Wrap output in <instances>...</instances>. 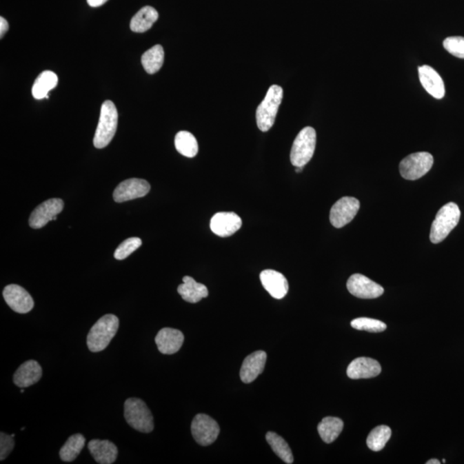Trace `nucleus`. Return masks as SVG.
<instances>
[{
    "label": "nucleus",
    "instance_id": "f257e3e1",
    "mask_svg": "<svg viewBox=\"0 0 464 464\" xmlns=\"http://www.w3.org/2000/svg\"><path fill=\"white\" fill-rule=\"evenodd\" d=\"M119 324L118 317L112 314L101 317L94 324L87 336V346L90 351L99 352L107 348L117 333Z\"/></svg>",
    "mask_w": 464,
    "mask_h": 464
},
{
    "label": "nucleus",
    "instance_id": "f03ea898",
    "mask_svg": "<svg viewBox=\"0 0 464 464\" xmlns=\"http://www.w3.org/2000/svg\"><path fill=\"white\" fill-rule=\"evenodd\" d=\"M460 217H461V212H460L458 205L454 202H450L443 205L432 224L431 242L435 244L443 242L452 230L458 225Z\"/></svg>",
    "mask_w": 464,
    "mask_h": 464
},
{
    "label": "nucleus",
    "instance_id": "7ed1b4c3",
    "mask_svg": "<svg viewBox=\"0 0 464 464\" xmlns=\"http://www.w3.org/2000/svg\"><path fill=\"white\" fill-rule=\"evenodd\" d=\"M118 125V111L113 102L108 100L103 103L97 125L94 145L97 149L106 148L116 134Z\"/></svg>",
    "mask_w": 464,
    "mask_h": 464
},
{
    "label": "nucleus",
    "instance_id": "20e7f679",
    "mask_svg": "<svg viewBox=\"0 0 464 464\" xmlns=\"http://www.w3.org/2000/svg\"><path fill=\"white\" fill-rule=\"evenodd\" d=\"M282 99L283 89L276 85L270 86L256 110V122L261 131L268 132L273 127Z\"/></svg>",
    "mask_w": 464,
    "mask_h": 464
},
{
    "label": "nucleus",
    "instance_id": "39448f33",
    "mask_svg": "<svg viewBox=\"0 0 464 464\" xmlns=\"http://www.w3.org/2000/svg\"><path fill=\"white\" fill-rule=\"evenodd\" d=\"M124 416L131 427L148 434L154 429V421L151 410L139 399H129L125 402Z\"/></svg>",
    "mask_w": 464,
    "mask_h": 464
},
{
    "label": "nucleus",
    "instance_id": "423d86ee",
    "mask_svg": "<svg viewBox=\"0 0 464 464\" xmlns=\"http://www.w3.org/2000/svg\"><path fill=\"white\" fill-rule=\"evenodd\" d=\"M316 144V132L312 127H306L299 132L291 151L292 165L305 167L312 159Z\"/></svg>",
    "mask_w": 464,
    "mask_h": 464
},
{
    "label": "nucleus",
    "instance_id": "0eeeda50",
    "mask_svg": "<svg viewBox=\"0 0 464 464\" xmlns=\"http://www.w3.org/2000/svg\"><path fill=\"white\" fill-rule=\"evenodd\" d=\"M434 162V157L429 152L413 153L400 163L401 176L406 180L420 179L432 169Z\"/></svg>",
    "mask_w": 464,
    "mask_h": 464
},
{
    "label": "nucleus",
    "instance_id": "6e6552de",
    "mask_svg": "<svg viewBox=\"0 0 464 464\" xmlns=\"http://www.w3.org/2000/svg\"><path fill=\"white\" fill-rule=\"evenodd\" d=\"M191 432L199 445L208 446L218 438L221 429L214 418L207 414H199L192 421Z\"/></svg>",
    "mask_w": 464,
    "mask_h": 464
},
{
    "label": "nucleus",
    "instance_id": "1a4fd4ad",
    "mask_svg": "<svg viewBox=\"0 0 464 464\" xmlns=\"http://www.w3.org/2000/svg\"><path fill=\"white\" fill-rule=\"evenodd\" d=\"M361 208V203L354 197H343L334 204L330 210V223L336 228H344L350 223Z\"/></svg>",
    "mask_w": 464,
    "mask_h": 464
},
{
    "label": "nucleus",
    "instance_id": "9d476101",
    "mask_svg": "<svg viewBox=\"0 0 464 464\" xmlns=\"http://www.w3.org/2000/svg\"><path fill=\"white\" fill-rule=\"evenodd\" d=\"M64 208V201L61 199H50L43 202L34 209L30 217V225L33 229H41L48 222L57 221V215Z\"/></svg>",
    "mask_w": 464,
    "mask_h": 464
},
{
    "label": "nucleus",
    "instance_id": "9b49d317",
    "mask_svg": "<svg viewBox=\"0 0 464 464\" xmlns=\"http://www.w3.org/2000/svg\"><path fill=\"white\" fill-rule=\"evenodd\" d=\"M347 288L352 295L359 299H372L379 298L385 292V289L365 275L355 274L348 279Z\"/></svg>",
    "mask_w": 464,
    "mask_h": 464
},
{
    "label": "nucleus",
    "instance_id": "f8f14e48",
    "mask_svg": "<svg viewBox=\"0 0 464 464\" xmlns=\"http://www.w3.org/2000/svg\"><path fill=\"white\" fill-rule=\"evenodd\" d=\"M151 190L148 181L131 178L122 181L114 191V200L118 203L145 196Z\"/></svg>",
    "mask_w": 464,
    "mask_h": 464
},
{
    "label": "nucleus",
    "instance_id": "ddd939ff",
    "mask_svg": "<svg viewBox=\"0 0 464 464\" xmlns=\"http://www.w3.org/2000/svg\"><path fill=\"white\" fill-rule=\"evenodd\" d=\"M3 296L7 305L15 312L26 314L34 308L32 296L20 285H7L3 289Z\"/></svg>",
    "mask_w": 464,
    "mask_h": 464
},
{
    "label": "nucleus",
    "instance_id": "4468645a",
    "mask_svg": "<svg viewBox=\"0 0 464 464\" xmlns=\"http://www.w3.org/2000/svg\"><path fill=\"white\" fill-rule=\"evenodd\" d=\"M242 226V219L235 212H218L212 218V232L221 237H228L235 234Z\"/></svg>",
    "mask_w": 464,
    "mask_h": 464
},
{
    "label": "nucleus",
    "instance_id": "2eb2a0df",
    "mask_svg": "<svg viewBox=\"0 0 464 464\" xmlns=\"http://www.w3.org/2000/svg\"><path fill=\"white\" fill-rule=\"evenodd\" d=\"M267 362V354L264 351H256L247 356L243 362L240 371L241 380L244 383H252L264 371Z\"/></svg>",
    "mask_w": 464,
    "mask_h": 464
},
{
    "label": "nucleus",
    "instance_id": "dca6fc26",
    "mask_svg": "<svg viewBox=\"0 0 464 464\" xmlns=\"http://www.w3.org/2000/svg\"><path fill=\"white\" fill-rule=\"evenodd\" d=\"M420 81L424 89L436 99H442L445 95V83L441 75L430 65L418 68Z\"/></svg>",
    "mask_w": 464,
    "mask_h": 464
},
{
    "label": "nucleus",
    "instance_id": "f3484780",
    "mask_svg": "<svg viewBox=\"0 0 464 464\" xmlns=\"http://www.w3.org/2000/svg\"><path fill=\"white\" fill-rule=\"evenodd\" d=\"M381 365L375 359L361 357L348 365L347 374L351 379H371L381 373Z\"/></svg>",
    "mask_w": 464,
    "mask_h": 464
},
{
    "label": "nucleus",
    "instance_id": "a211bd4d",
    "mask_svg": "<svg viewBox=\"0 0 464 464\" xmlns=\"http://www.w3.org/2000/svg\"><path fill=\"white\" fill-rule=\"evenodd\" d=\"M260 279L263 288L273 298L281 299L288 294V282L283 274L275 270H268L261 272Z\"/></svg>",
    "mask_w": 464,
    "mask_h": 464
},
{
    "label": "nucleus",
    "instance_id": "6ab92c4d",
    "mask_svg": "<svg viewBox=\"0 0 464 464\" xmlns=\"http://www.w3.org/2000/svg\"><path fill=\"white\" fill-rule=\"evenodd\" d=\"M155 341L161 354H174L183 346L184 336L180 330L165 327L159 330Z\"/></svg>",
    "mask_w": 464,
    "mask_h": 464
},
{
    "label": "nucleus",
    "instance_id": "aec40b11",
    "mask_svg": "<svg viewBox=\"0 0 464 464\" xmlns=\"http://www.w3.org/2000/svg\"><path fill=\"white\" fill-rule=\"evenodd\" d=\"M43 369L36 361H28L20 365L13 376V382L19 388H27L40 381Z\"/></svg>",
    "mask_w": 464,
    "mask_h": 464
},
{
    "label": "nucleus",
    "instance_id": "412c9836",
    "mask_svg": "<svg viewBox=\"0 0 464 464\" xmlns=\"http://www.w3.org/2000/svg\"><path fill=\"white\" fill-rule=\"evenodd\" d=\"M88 449L97 463L111 464L116 462L118 449L117 445L110 441L93 439L89 442Z\"/></svg>",
    "mask_w": 464,
    "mask_h": 464
},
{
    "label": "nucleus",
    "instance_id": "4be33fe9",
    "mask_svg": "<svg viewBox=\"0 0 464 464\" xmlns=\"http://www.w3.org/2000/svg\"><path fill=\"white\" fill-rule=\"evenodd\" d=\"M183 281V283L178 287L177 292L185 301L196 303L208 296V290L205 285L198 283L190 276H185Z\"/></svg>",
    "mask_w": 464,
    "mask_h": 464
},
{
    "label": "nucleus",
    "instance_id": "5701e85b",
    "mask_svg": "<svg viewBox=\"0 0 464 464\" xmlns=\"http://www.w3.org/2000/svg\"><path fill=\"white\" fill-rule=\"evenodd\" d=\"M159 19V12L152 6H145L131 20L130 29L136 33H144Z\"/></svg>",
    "mask_w": 464,
    "mask_h": 464
},
{
    "label": "nucleus",
    "instance_id": "b1692460",
    "mask_svg": "<svg viewBox=\"0 0 464 464\" xmlns=\"http://www.w3.org/2000/svg\"><path fill=\"white\" fill-rule=\"evenodd\" d=\"M58 76L54 72L44 71L37 77L34 83L32 95L34 99H48V93L58 85Z\"/></svg>",
    "mask_w": 464,
    "mask_h": 464
},
{
    "label": "nucleus",
    "instance_id": "393cba45",
    "mask_svg": "<svg viewBox=\"0 0 464 464\" xmlns=\"http://www.w3.org/2000/svg\"><path fill=\"white\" fill-rule=\"evenodd\" d=\"M344 427L343 421L336 417H326L319 424L317 430L321 438L327 444L334 442L339 437Z\"/></svg>",
    "mask_w": 464,
    "mask_h": 464
},
{
    "label": "nucleus",
    "instance_id": "a878e982",
    "mask_svg": "<svg viewBox=\"0 0 464 464\" xmlns=\"http://www.w3.org/2000/svg\"><path fill=\"white\" fill-rule=\"evenodd\" d=\"M174 146L180 154L187 158H194L198 154L197 139L190 132L181 131L174 138Z\"/></svg>",
    "mask_w": 464,
    "mask_h": 464
},
{
    "label": "nucleus",
    "instance_id": "bb28decb",
    "mask_svg": "<svg viewBox=\"0 0 464 464\" xmlns=\"http://www.w3.org/2000/svg\"><path fill=\"white\" fill-rule=\"evenodd\" d=\"M165 59V52L161 45H155L142 55L143 68L149 74H154L161 69Z\"/></svg>",
    "mask_w": 464,
    "mask_h": 464
},
{
    "label": "nucleus",
    "instance_id": "cd10ccee",
    "mask_svg": "<svg viewBox=\"0 0 464 464\" xmlns=\"http://www.w3.org/2000/svg\"><path fill=\"white\" fill-rule=\"evenodd\" d=\"M85 445V438L82 434H78L71 436L62 446L59 451V456L62 461L72 462L78 458Z\"/></svg>",
    "mask_w": 464,
    "mask_h": 464
},
{
    "label": "nucleus",
    "instance_id": "c85d7f7f",
    "mask_svg": "<svg viewBox=\"0 0 464 464\" xmlns=\"http://www.w3.org/2000/svg\"><path fill=\"white\" fill-rule=\"evenodd\" d=\"M266 439L279 458L285 463L291 464L294 462L292 450L289 447L287 441L281 436L275 434L273 432H268L266 434Z\"/></svg>",
    "mask_w": 464,
    "mask_h": 464
},
{
    "label": "nucleus",
    "instance_id": "c756f323",
    "mask_svg": "<svg viewBox=\"0 0 464 464\" xmlns=\"http://www.w3.org/2000/svg\"><path fill=\"white\" fill-rule=\"evenodd\" d=\"M392 429L387 425H379L370 432L366 444L373 452L382 451L392 437Z\"/></svg>",
    "mask_w": 464,
    "mask_h": 464
},
{
    "label": "nucleus",
    "instance_id": "7c9ffc66",
    "mask_svg": "<svg viewBox=\"0 0 464 464\" xmlns=\"http://www.w3.org/2000/svg\"><path fill=\"white\" fill-rule=\"evenodd\" d=\"M351 326L357 330H365L372 333L383 332L387 329L385 323L379 320L367 319V317H361V319L352 320Z\"/></svg>",
    "mask_w": 464,
    "mask_h": 464
},
{
    "label": "nucleus",
    "instance_id": "2f4dec72",
    "mask_svg": "<svg viewBox=\"0 0 464 464\" xmlns=\"http://www.w3.org/2000/svg\"><path fill=\"white\" fill-rule=\"evenodd\" d=\"M141 245L142 241L139 237H130V239H125L114 251V258L119 261L124 260Z\"/></svg>",
    "mask_w": 464,
    "mask_h": 464
},
{
    "label": "nucleus",
    "instance_id": "473e14b6",
    "mask_svg": "<svg viewBox=\"0 0 464 464\" xmlns=\"http://www.w3.org/2000/svg\"><path fill=\"white\" fill-rule=\"evenodd\" d=\"M445 50L456 58L464 59V37H447L443 43Z\"/></svg>",
    "mask_w": 464,
    "mask_h": 464
},
{
    "label": "nucleus",
    "instance_id": "72a5a7b5",
    "mask_svg": "<svg viewBox=\"0 0 464 464\" xmlns=\"http://www.w3.org/2000/svg\"><path fill=\"white\" fill-rule=\"evenodd\" d=\"M14 445H15V441L12 435H7L5 432L0 434V460L1 461L12 452Z\"/></svg>",
    "mask_w": 464,
    "mask_h": 464
},
{
    "label": "nucleus",
    "instance_id": "f704fd0d",
    "mask_svg": "<svg viewBox=\"0 0 464 464\" xmlns=\"http://www.w3.org/2000/svg\"><path fill=\"white\" fill-rule=\"evenodd\" d=\"M9 30V23L7 22L6 19H3V17H0V37L1 38L5 36V34Z\"/></svg>",
    "mask_w": 464,
    "mask_h": 464
},
{
    "label": "nucleus",
    "instance_id": "c9c22d12",
    "mask_svg": "<svg viewBox=\"0 0 464 464\" xmlns=\"http://www.w3.org/2000/svg\"><path fill=\"white\" fill-rule=\"evenodd\" d=\"M108 0H87L88 5L90 6L94 7V8L104 5V3H105Z\"/></svg>",
    "mask_w": 464,
    "mask_h": 464
},
{
    "label": "nucleus",
    "instance_id": "e433bc0d",
    "mask_svg": "<svg viewBox=\"0 0 464 464\" xmlns=\"http://www.w3.org/2000/svg\"><path fill=\"white\" fill-rule=\"evenodd\" d=\"M427 464H441V462H439L437 459H431L427 462Z\"/></svg>",
    "mask_w": 464,
    "mask_h": 464
},
{
    "label": "nucleus",
    "instance_id": "4c0bfd02",
    "mask_svg": "<svg viewBox=\"0 0 464 464\" xmlns=\"http://www.w3.org/2000/svg\"><path fill=\"white\" fill-rule=\"evenodd\" d=\"M296 172L299 173V172H302L303 167H296Z\"/></svg>",
    "mask_w": 464,
    "mask_h": 464
}]
</instances>
